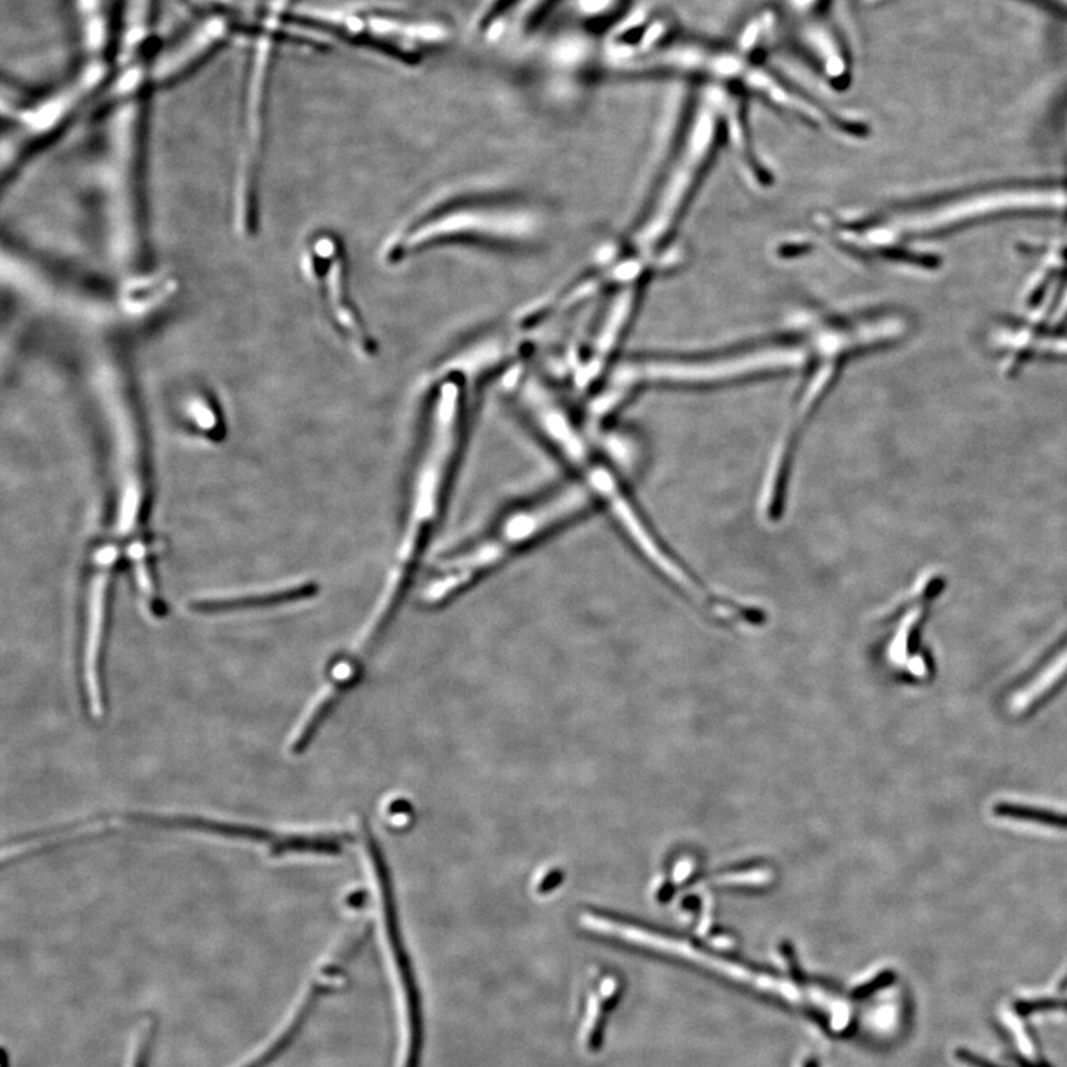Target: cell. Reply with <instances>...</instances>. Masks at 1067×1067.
<instances>
[{
    "label": "cell",
    "instance_id": "obj_7",
    "mask_svg": "<svg viewBox=\"0 0 1067 1067\" xmlns=\"http://www.w3.org/2000/svg\"><path fill=\"white\" fill-rule=\"evenodd\" d=\"M365 859L374 885L378 919L401 1011L402 1050L399 1067H420L424 1042L423 1004L417 974L401 927L392 873L380 844L368 845Z\"/></svg>",
    "mask_w": 1067,
    "mask_h": 1067
},
{
    "label": "cell",
    "instance_id": "obj_13",
    "mask_svg": "<svg viewBox=\"0 0 1067 1067\" xmlns=\"http://www.w3.org/2000/svg\"><path fill=\"white\" fill-rule=\"evenodd\" d=\"M214 404L215 402H212V399L204 395L193 396L187 402L189 417L192 418L198 429L204 430V432H212L218 426V420H220L218 415L220 414H218Z\"/></svg>",
    "mask_w": 1067,
    "mask_h": 1067
},
{
    "label": "cell",
    "instance_id": "obj_2",
    "mask_svg": "<svg viewBox=\"0 0 1067 1067\" xmlns=\"http://www.w3.org/2000/svg\"><path fill=\"white\" fill-rule=\"evenodd\" d=\"M595 512L598 503L577 481L510 510L490 533L438 564L421 589V604L433 608L454 601L513 556Z\"/></svg>",
    "mask_w": 1067,
    "mask_h": 1067
},
{
    "label": "cell",
    "instance_id": "obj_4",
    "mask_svg": "<svg viewBox=\"0 0 1067 1067\" xmlns=\"http://www.w3.org/2000/svg\"><path fill=\"white\" fill-rule=\"evenodd\" d=\"M128 829H149L153 832H187L211 836L224 841L263 848L275 859L288 856L337 857L346 851L353 836L347 830H282L270 829L245 821L208 817L204 814L153 813V811H125L106 814L94 819L64 824L46 830L52 848L72 842L88 841L98 836Z\"/></svg>",
    "mask_w": 1067,
    "mask_h": 1067
},
{
    "label": "cell",
    "instance_id": "obj_3",
    "mask_svg": "<svg viewBox=\"0 0 1067 1067\" xmlns=\"http://www.w3.org/2000/svg\"><path fill=\"white\" fill-rule=\"evenodd\" d=\"M455 473L454 464L439 454H424L415 460L392 565L367 618L349 645L359 656H374L407 599L444 516Z\"/></svg>",
    "mask_w": 1067,
    "mask_h": 1067
},
{
    "label": "cell",
    "instance_id": "obj_9",
    "mask_svg": "<svg viewBox=\"0 0 1067 1067\" xmlns=\"http://www.w3.org/2000/svg\"><path fill=\"white\" fill-rule=\"evenodd\" d=\"M522 341L504 328L490 329L470 338L442 362L438 371H455L469 383L485 380L500 368H510L527 355Z\"/></svg>",
    "mask_w": 1067,
    "mask_h": 1067
},
{
    "label": "cell",
    "instance_id": "obj_6",
    "mask_svg": "<svg viewBox=\"0 0 1067 1067\" xmlns=\"http://www.w3.org/2000/svg\"><path fill=\"white\" fill-rule=\"evenodd\" d=\"M1066 205L1067 192L1053 187L987 190L959 196L943 204L894 212L876 221H827L826 227L841 247L862 254L888 255L910 236L942 232L998 212L1057 209Z\"/></svg>",
    "mask_w": 1067,
    "mask_h": 1067
},
{
    "label": "cell",
    "instance_id": "obj_12",
    "mask_svg": "<svg viewBox=\"0 0 1067 1067\" xmlns=\"http://www.w3.org/2000/svg\"><path fill=\"white\" fill-rule=\"evenodd\" d=\"M995 814L1001 817H1010L1014 820L1032 821V823L1045 824V826L1067 827V814L1056 811L1039 810V808L1027 807V805L1008 804L1001 802L995 805Z\"/></svg>",
    "mask_w": 1067,
    "mask_h": 1067
},
{
    "label": "cell",
    "instance_id": "obj_8",
    "mask_svg": "<svg viewBox=\"0 0 1067 1067\" xmlns=\"http://www.w3.org/2000/svg\"><path fill=\"white\" fill-rule=\"evenodd\" d=\"M301 267L332 329L358 355H377V341L353 298L349 263L340 236L318 230L304 241Z\"/></svg>",
    "mask_w": 1067,
    "mask_h": 1067
},
{
    "label": "cell",
    "instance_id": "obj_1",
    "mask_svg": "<svg viewBox=\"0 0 1067 1067\" xmlns=\"http://www.w3.org/2000/svg\"><path fill=\"white\" fill-rule=\"evenodd\" d=\"M504 389L513 407L537 435L570 467L607 513L633 552L679 598L694 610L709 608L718 598V586L687 564L663 537L630 482L629 467L605 445L607 423H581L558 390L530 362L519 361L507 370Z\"/></svg>",
    "mask_w": 1067,
    "mask_h": 1067
},
{
    "label": "cell",
    "instance_id": "obj_10",
    "mask_svg": "<svg viewBox=\"0 0 1067 1067\" xmlns=\"http://www.w3.org/2000/svg\"><path fill=\"white\" fill-rule=\"evenodd\" d=\"M318 593V586L312 581L278 586L263 592L239 593V595L206 596L193 599L190 608L195 613L218 614L230 611L252 610V608L272 607V605L289 604V602L306 601Z\"/></svg>",
    "mask_w": 1067,
    "mask_h": 1067
},
{
    "label": "cell",
    "instance_id": "obj_11",
    "mask_svg": "<svg viewBox=\"0 0 1067 1067\" xmlns=\"http://www.w3.org/2000/svg\"><path fill=\"white\" fill-rule=\"evenodd\" d=\"M1067 675V645L1060 651L1059 656L1054 657L1051 663L1036 676L1030 684H1027L1022 693L1014 698V706L1017 710H1026L1038 703L1042 697L1047 696L1054 685L1059 684Z\"/></svg>",
    "mask_w": 1067,
    "mask_h": 1067
},
{
    "label": "cell",
    "instance_id": "obj_5",
    "mask_svg": "<svg viewBox=\"0 0 1067 1067\" xmlns=\"http://www.w3.org/2000/svg\"><path fill=\"white\" fill-rule=\"evenodd\" d=\"M546 215L531 202L464 198L429 209L405 224L384 249L387 263L455 244H533L546 230Z\"/></svg>",
    "mask_w": 1067,
    "mask_h": 1067
}]
</instances>
